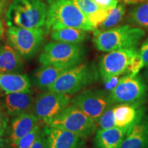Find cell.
<instances>
[{
	"mask_svg": "<svg viewBox=\"0 0 148 148\" xmlns=\"http://www.w3.org/2000/svg\"><path fill=\"white\" fill-rule=\"evenodd\" d=\"M47 1L46 34L55 27H73L86 32H94L96 29L72 0H47Z\"/></svg>",
	"mask_w": 148,
	"mask_h": 148,
	"instance_id": "cell-1",
	"label": "cell"
},
{
	"mask_svg": "<svg viewBox=\"0 0 148 148\" xmlns=\"http://www.w3.org/2000/svg\"><path fill=\"white\" fill-rule=\"evenodd\" d=\"M47 5L43 0H12L5 13L10 26L29 29L45 27Z\"/></svg>",
	"mask_w": 148,
	"mask_h": 148,
	"instance_id": "cell-2",
	"label": "cell"
},
{
	"mask_svg": "<svg viewBox=\"0 0 148 148\" xmlns=\"http://www.w3.org/2000/svg\"><path fill=\"white\" fill-rule=\"evenodd\" d=\"M145 32L140 27L124 25L108 29L94 31L92 42L97 50L109 52L125 48L137 47Z\"/></svg>",
	"mask_w": 148,
	"mask_h": 148,
	"instance_id": "cell-3",
	"label": "cell"
},
{
	"mask_svg": "<svg viewBox=\"0 0 148 148\" xmlns=\"http://www.w3.org/2000/svg\"><path fill=\"white\" fill-rule=\"evenodd\" d=\"M141 69L139 49L137 47L109 51L101 57L98 67L103 82L114 75H135Z\"/></svg>",
	"mask_w": 148,
	"mask_h": 148,
	"instance_id": "cell-4",
	"label": "cell"
},
{
	"mask_svg": "<svg viewBox=\"0 0 148 148\" xmlns=\"http://www.w3.org/2000/svg\"><path fill=\"white\" fill-rule=\"evenodd\" d=\"M99 77V70L95 64L80 63L66 69L47 90L73 95L97 82Z\"/></svg>",
	"mask_w": 148,
	"mask_h": 148,
	"instance_id": "cell-5",
	"label": "cell"
},
{
	"mask_svg": "<svg viewBox=\"0 0 148 148\" xmlns=\"http://www.w3.org/2000/svg\"><path fill=\"white\" fill-rule=\"evenodd\" d=\"M84 56L82 45L51 41L44 47L38 60L42 65L67 69L82 63Z\"/></svg>",
	"mask_w": 148,
	"mask_h": 148,
	"instance_id": "cell-6",
	"label": "cell"
},
{
	"mask_svg": "<svg viewBox=\"0 0 148 148\" xmlns=\"http://www.w3.org/2000/svg\"><path fill=\"white\" fill-rule=\"evenodd\" d=\"M47 126L65 130L84 139L95 134L98 127L93 119L71 103L57 114Z\"/></svg>",
	"mask_w": 148,
	"mask_h": 148,
	"instance_id": "cell-7",
	"label": "cell"
},
{
	"mask_svg": "<svg viewBox=\"0 0 148 148\" xmlns=\"http://www.w3.org/2000/svg\"><path fill=\"white\" fill-rule=\"evenodd\" d=\"M46 34L44 28L29 29L10 26L6 32L7 41L24 60L34 57L41 48Z\"/></svg>",
	"mask_w": 148,
	"mask_h": 148,
	"instance_id": "cell-8",
	"label": "cell"
},
{
	"mask_svg": "<svg viewBox=\"0 0 148 148\" xmlns=\"http://www.w3.org/2000/svg\"><path fill=\"white\" fill-rule=\"evenodd\" d=\"M148 86L139 74H125L116 87L108 92L113 104L140 103L145 104L147 97Z\"/></svg>",
	"mask_w": 148,
	"mask_h": 148,
	"instance_id": "cell-9",
	"label": "cell"
},
{
	"mask_svg": "<svg viewBox=\"0 0 148 148\" xmlns=\"http://www.w3.org/2000/svg\"><path fill=\"white\" fill-rule=\"evenodd\" d=\"M71 97L66 94L49 91L38 94L34 98L32 112L46 126L63 109L69 105Z\"/></svg>",
	"mask_w": 148,
	"mask_h": 148,
	"instance_id": "cell-10",
	"label": "cell"
},
{
	"mask_svg": "<svg viewBox=\"0 0 148 148\" xmlns=\"http://www.w3.org/2000/svg\"><path fill=\"white\" fill-rule=\"evenodd\" d=\"M70 103L82 110L96 122L105 110L113 104L111 102L108 92L103 90L86 89L77 92L71 99Z\"/></svg>",
	"mask_w": 148,
	"mask_h": 148,
	"instance_id": "cell-11",
	"label": "cell"
},
{
	"mask_svg": "<svg viewBox=\"0 0 148 148\" xmlns=\"http://www.w3.org/2000/svg\"><path fill=\"white\" fill-rule=\"evenodd\" d=\"M115 127L130 129L140 123L145 114V107L140 103H117L114 106Z\"/></svg>",
	"mask_w": 148,
	"mask_h": 148,
	"instance_id": "cell-12",
	"label": "cell"
},
{
	"mask_svg": "<svg viewBox=\"0 0 148 148\" xmlns=\"http://www.w3.org/2000/svg\"><path fill=\"white\" fill-rule=\"evenodd\" d=\"M46 148H79L84 138L65 130L45 126L43 130Z\"/></svg>",
	"mask_w": 148,
	"mask_h": 148,
	"instance_id": "cell-13",
	"label": "cell"
},
{
	"mask_svg": "<svg viewBox=\"0 0 148 148\" xmlns=\"http://www.w3.org/2000/svg\"><path fill=\"white\" fill-rule=\"evenodd\" d=\"M34 98L32 91L16 92L3 96L0 100L8 116H14L32 112Z\"/></svg>",
	"mask_w": 148,
	"mask_h": 148,
	"instance_id": "cell-14",
	"label": "cell"
},
{
	"mask_svg": "<svg viewBox=\"0 0 148 148\" xmlns=\"http://www.w3.org/2000/svg\"><path fill=\"white\" fill-rule=\"evenodd\" d=\"M40 121L32 112L20 114L12 118L8 129V140L13 148L19 139L30 132Z\"/></svg>",
	"mask_w": 148,
	"mask_h": 148,
	"instance_id": "cell-15",
	"label": "cell"
},
{
	"mask_svg": "<svg viewBox=\"0 0 148 148\" xmlns=\"http://www.w3.org/2000/svg\"><path fill=\"white\" fill-rule=\"evenodd\" d=\"M31 80L26 74L0 73V94L32 91Z\"/></svg>",
	"mask_w": 148,
	"mask_h": 148,
	"instance_id": "cell-16",
	"label": "cell"
},
{
	"mask_svg": "<svg viewBox=\"0 0 148 148\" xmlns=\"http://www.w3.org/2000/svg\"><path fill=\"white\" fill-rule=\"evenodd\" d=\"M127 128L114 127L110 129H99L94 138L95 148H120L126 133Z\"/></svg>",
	"mask_w": 148,
	"mask_h": 148,
	"instance_id": "cell-17",
	"label": "cell"
},
{
	"mask_svg": "<svg viewBox=\"0 0 148 148\" xmlns=\"http://www.w3.org/2000/svg\"><path fill=\"white\" fill-rule=\"evenodd\" d=\"M23 67L22 58L13 48L0 45V73H20Z\"/></svg>",
	"mask_w": 148,
	"mask_h": 148,
	"instance_id": "cell-18",
	"label": "cell"
},
{
	"mask_svg": "<svg viewBox=\"0 0 148 148\" xmlns=\"http://www.w3.org/2000/svg\"><path fill=\"white\" fill-rule=\"evenodd\" d=\"M81 12L88 18L92 26L97 29L108 16V11L103 10L93 0H72Z\"/></svg>",
	"mask_w": 148,
	"mask_h": 148,
	"instance_id": "cell-19",
	"label": "cell"
},
{
	"mask_svg": "<svg viewBox=\"0 0 148 148\" xmlns=\"http://www.w3.org/2000/svg\"><path fill=\"white\" fill-rule=\"evenodd\" d=\"M87 36V32L82 29L68 27L51 29V38L53 41L81 45L86 40Z\"/></svg>",
	"mask_w": 148,
	"mask_h": 148,
	"instance_id": "cell-20",
	"label": "cell"
},
{
	"mask_svg": "<svg viewBox=\"0 0 148 148\" xmlns=\"http://www.w3.org/2000/svg\"><path fill=\"white\" fill-rule=\"evenodd\" d=\"M67 69L51 65H42L34 73L33 83L37 87L47 90L61 74Z\"/></svg>",
	"mask_w": 148,
	"mask_h": 148,
	"instance_id": "cell-21",
	"label": "cell"
},
{
	"mask_svg": "<svg viewBox=\"0 0 148 148\" xmlns=\"http://www.w3.org/2000/svg\"><path fill=\"white\" fill-rule=\"evenodd\" d=\"M120 148H148V135L142 121L127 130Z\"/></svg>",
	"mask_w": 148,
	"mask_h": 148,
	"instance_id": "cell-22",
	"label": "cell"
},
{
	"mask_svg": "<svg viewBox=\"0 0 148 148\" xmlns=\"http://www.w3.org/2000/svg\"><path fill=\"white\" fill-rule=\"evenodd\" d=\"M129 16L132 23L148 29V2L133 7L130 10Z\"/></svg>",
	"mask_w": 148,
	"mask_h": 148,
	"instance_id": "cell-23",
	"label": "cell"
},
{
	"mask_svg": "<svg viewBox=\"0 0 148 148\" xmlns=\"http://www.w3.org/2000/svg\"><path fill=\"white\" fill-rule=\"evenodd\" d=\"M125 9L123 4H117L110 10L108 11V16L105 21L100 25L101 29H108L114 27L121 21L125 14Z\"/></svg>",
	"mask_w": 148,
	"mask_h": 148,
	"instance_id": "cell-24",
	"label": "cell"
},
{
	"mask_svg": "<svg viewBox=\"0 0 148 148\" xmlns=\"http://www.w3.org/2000/svg\"><path fill=\"white\" fill-rule=\"evenodd\" d=\"M40 123L41 122L38 123L30 132L19 139L13 148H30L42 130Z\"/></svg>",
	"mask_w": 148,
	"mask_h": 148,
	"instance_id": "cell-25",
	"label": "cell"
},
{
	"mask_svg": "<svg viewBox=\"0 0 148 148\" xmlns=\"http://www.w3.org/2000/svg\"><path fill=\"white\" fill-rule=\"evenodd\" d=\"M114 106V104L109 106L101 114L99 121L97 122V126L100 127L99 129L106 130L115 127L113 112Z\"/></svg>",
	"mask_w": 148,
	"mask_h": 148,
	"instance_id": "cell-26",
	"label": "cell"
},
{
	"mask_svg": "<svg viewBox=\"0 0 148 148\" xmlns=\"http://www.w3.org/2000/svg\"><path fill=\"white\" fill-rule=\"evenodd\" d=\"M139 56L141 67L144 68L148 66V37L142 43L139 49Z\"/></svg>",
	"mask_w": 148,
	"mask_h": 148,
	"instance_id": "cell-27",
	"label": "cell"
},
{
	"mask_svg": "<svg viewBox=\"0 0 148 148\" xmlns=\"http://www.w3.org/2000/svg\"><path fill=\"white\" fill-rule=\"evenodd\" d=\"M124 75H114L110 77V78L107 79L106 81H103V85H104L105 90H108V92L112 90L114 87H116L117 86V84H119L120 80H121L122 77Z\"/></svg>",
	"mask_w": 148,
	"mask_h": 148,
	"instance_id": "cell-28",
	"label": "cell"
},
{
	"mask_svg": "<svg viewBox=\"0 0 148 148\" xmlns=\"http://www.w3.org/2000/svg\"><path fill=\"white\" fill-rule=\"evenodd\" d=\"M100 8L109 11L118 4V0H93Z\"/></svg>",
	"mask_w": 148,
	"mask_h": 148,
	"instance_id": "cell-29",
	"label": "cell"
},
{
	"mask_svg": "<svg viewBox=\"0 0 148 148\" xmlns=\"http://www.w3.org/2000/svg\"><path fill=\"white\" fill-rule=\"evenodd\" d=\"M8 114L3 108L2 103L0 101V129L5 130L8 127Z\"/></svg>",
	"mask_w": 148,
	"mask_h": 148,
	"instance_id": "cell-30",
	"label": "cell"
},
{
	"mask_svg": "<svg viewBox=\"0 0 148 148\" xmlns=\"http://www.w3.org/2000/svg\"><path fill=\"white\" fill-rule=\"evenodd\" d=\"M30 148H46L45 146V134H44L43 129L40 131L39 135L33 143V145L31 146Z\"/></svg>",
	"mask_w": 148,
	"mask_h": 148,
	"instance_id": "cell-31",
	"label": "cell"
},
{
	"mask_svg": "<svg viewBox=\"0 0 148 148\" xmlns=\"http://www.w3.org/2000/svg\"><path fill=\"white\" fill-rule=\"evenodd\" d=\"M125 5H139L141 3L148 2V0H122Z\"/></svg>",
	"mask_w": 148,
	"mask_h": 148,
	"instance_id": "cell-32",
	"label": "cell"
},
{
	"mask_svg": "<svg viewBox=\"0 0 148 148\" xmlns=\"http://www.w3.org/2000/svg\"><path fill=\"white\" fill-rule=\"evenodd\" d=\"M142 123H143L144 126H145V128L146 130V132H147V134L148 135V114H145L144 116L143 120H142Z\"/></svg>",
	"mask_w": 148,
	"mask_h": 148,
	"instance_id": "cell-33",
	"label": "cell"
},
{
	"mask_svg": "<svg viewBox=\"0 0 148 148\" xmlns=\"http://www.w3.org/2000/svg\"><path fill=\"white\" fill-rule=\"evenodd\" d=\"M3 34H4V27H3V22L1 21V17H0V41H1V38H3Z\"/></svg>",
	"mask_w": 148,
	"mask_h": 148,
	"instance_id": "cell-34",
	"label": "cell"
},
{
	"mask_svg": "<svg viewBox=\"0 0 148 148\" xmlns=\"http://www.w3.org/2000/svg\"><path fill=\"white\" fill-rule=\"evenodd\" d=\"M6 2L7 0H0V16H1V14H2Z\"/></svg>",
	"mask_w": 148,
	"mask_h": 148,
	"instance_id": "cell-35",
	"label": "cell"
},
{
	"mask_svg": "<svg viewBox=\"0 0 148 148\" xmlns=\"http://www.w3.org/2000/svg\"><path fill=\"white\" fill-rule=\"evenodd\" d=\"M145 71H144V77H145V80L147 81V82L148 83V66H145Z\"/></svg>",
	"mask_w": 148,
	"mask_h": 148,
	"instance_id": "cell-36",
	"label": "cell"
},
{
	"mask_svg": "<svg viewBox=\"0 0 148 148\" xmlns=\"http://www.w3.org/2000/svg\"><path fill=\"white\" fill-rule=\"evenodd\" d=\"M4 132V130L0 129V148H1V147H2V139H1V136H2Z\"/></svg>",
	"mask_w": 148,
	"mask_h": 148,
	"instance_id": "cell-37",
	"label": "cell"
},
{
	"mask_svg": "<svg viewBox=\"0 0 148 148\" xmlns=\"http://www.w3.org/2000/svg\"><path fill=\"white\" fill-rule=\"evenodd\" d=\"M79 148H85V147H79Z\"/></svg>",
	"mask_w": 148,
	"mask_h": 148,
	"instance_id": "cell-38",
	"label": "cell"
}]
</instances>
